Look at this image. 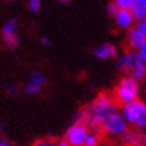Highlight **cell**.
I'll use <instances>...</instances> for the list:
<instances>
[{
  "label": "cell",
  "mask_w": 146,
  "mask_h": 146,
  "mask_svg": "<svg viewBox=\"0 0 146 146\" xmlns=\"http://www.w3.org/2000/svg\"><path fill=\"white\" fill-rule=\"evenodd\" d=\"M5 1H13V0H5Z\"/></svg>",
  "instance_id": "cell-29"
},
{
  "label": "cell",
  "mask_w": 146,
  "mask_h": 146,
  "mask_svg": "<svg viewBox=\"0 0 146 146\" xmlns=\"http://www.w3.org/2000/svg\"><path fill=\"white\" fill-rule=\"evenodd\" d=\"M121 138L127 146H145V134L139 129H127Z\"/></svg>",
  "instance_id": "cell-6"
},
{
  "label": "cell",
  "mask_w": 146,
  "mask_h": 146,
  "mask_svg": "<svg viewBox=\"0 0 146 146\" xmlns=\"http://www.w3.org/2000/svg\"><path fill=\"white\" fill-rule=\"evenodd\" d=\"M28 82H31V83H35L40 87H43L46 83H47V78H46L40 71H32L30 76H28Z\"/></svg>",
  "instance_id": "cell-13"
},
{
  "label": "cell",
  "mask_w": 146,
  "mask_h": 146,
  "mask_svg": "<svg viewBox=\"0 0 146 146\" xmlns=\"http://www.w3.org/2000/svg\"><path fill=\"white\" fill-rule=\"evenodd\" d=\"M126 42H127V46L131 50H139L141 47L146 46V35L141 34L139 31H137L135 28H131L127 32V36H126Z\"/></svg>",
  "instance_id": "cell-8"
},
{
  "label": "cell",
  "mask_w": 146,
  "mask_h": 146,
  "mask_svg": "<svg viewBox=\"0 0 146 146\" xmlns=\"http://www.w3.org/2000/svg\"><path fill=\"white\" fill-rule=\"evenodd\" d=\"M135 58H137L139 62L146 63V46H143V47H141L139 50H137V52H135Z\"/></svg>",
  "instance_id": "cell-21"
},
{
  "label": "cell",
  "mask_w": 146,
  "mask_h": 146,
  "mask_svg": "<svg viewBox=\"0 0 146 146\" xmlns=\"http://www.w3.org/2000/svg\"><path fill=\"white\" fill-rule=\"evenodd\" d=\"M99 142H101V134L98 131H89L83 146H98Z\"/></svg>",
  "instance_id": "cell-14"
},
{
  "label": "cell",
  "mask_w": 146,
  "mask_h": 146,
  "mask_svg": "<svg viewBox=\"0 0 146 146\" xmlns=\"http://www.w3.org/2000/svg\"><path fill=\"white\" fill-rule=\"evenodd\" d=\"M94 55L98 59H109V58H115L118 55V50L111 43H103L102 46L94 50Z\"/></svg>",
  "instance_id": "cell-10"
},
{
  "label": "cell",
  "mask_w": 146,
  "mask_h": 146,
  "mask_svg": "<svg viewBox=\"0 0 146 146\" xmlns=\"http://www.w3.org/2000/svg\"><path fill=\"white\" fill-rule=\"evenodd\" d=\"M134 60H135V52L134 51H126L125 54L121 55V58H118L117 60V67L121 70V72L123 74H129L131 68H133Z\"/></svg>",
  "instance_id": "cell-9"
},
{
  "label": "cell",
  "mask_w": 146,
  "mask_h": 146,
  "mask_svg": "<svg viewBox=\"0 0 146 146\" xmlns=\"http://www.w3.org/2000/svg\"><path fill=\"white\" fill-rule=\"evenodd\" d=\"M137 31H139L141 34L146 35V19H142V20H137V22L134 23V27Z\"/></svg>",
  "instance_id": "cell-20"
},
{
  "label": "cell",
  "mask_w": 146,
  "mask_h": 146,
  "mask_svg": "<svg viewBox=\"0 0 146 146\" xmlns=\"http://www.w3.org/2000/svg\"><path fill=\"white\" fill-rule=\"evenodd\" d=\"M127 129H129L127 122L123 119V117L121 115L119 111L109 115L105 119L103 125H102V130L106 134H109V135H113V137L122 135Z\"/></svg>",
  "instance_id": "cell-4"
},
{
  "label": "cell",
  "mask_w": 146,
  "mask_h": 146,
  "mask_svg": "<svg viewBox=\"0 0 146 146\" xmlns=\"http://www.w3.org/2000/svg\"><path fill=\"white\" fill-rule=\"evenodd\" d=\"M1 133H3V125L0 123V134H1Z\"/></svg>",
  "instance_id": "cell-27"
},
{
  "label": "cell",
  "mask_w": 146,
  "mask_h": 146,
  "mask_svg": "<svg viewBox=\"0 0 146 146\" xmlns=\"http://www.w3.org/2000/svg\"><path fill=\"white\" fill-rule=\"evenodd\" d=\"M3 43H4L5 47L13 50V48H16V47H18L19 38H18L16 34H15V35H9V36H3Z\"/></svg>",
  "instance_id": "cell-15"
},
{
  "label": "cell",
  "mask_w": 146,
  "mask_h": 146,
  "mask_svg": "<svg viewBox=\"0 0 146 146\" xmlns=\"http://www.w3.org/2000/svg\"><path fill=\"white\" fill-rule=\"evenodd\" d=\"M117 11H118V7L115 5L114 1H111V3H109V5H107V13H109V16H111V18H114V15L117 13Z\"/></svg>",
  "instance_id": "cell-22"
},
{
  "label": "cell",
  "mask_w": 146,
  "mask_h": 146,
  "mask_svg": "<svg viewBox=\"0 0 146 146\" xmlns=\"http://www.w3.org/2000/svg\"><path fill=\"white\" fill-rule=\"evenodd\" d=\"M18 30V22L15 19H11L7 23L3 24L1 27V36H9V35H15Z\"/></svg>",
  "instance_id": "cell-12"
},
{
  "label": "cell",
  "mask_w": 146,
  "mask_h": 146,
  "mask_svg": "<svg viewBox=\"0 0 146 146\" xmlns=\"http://www.w3.org/2000/svg\"><path fill=\"white\" fill-rule=\"evenodd\" d=\"M146 75V66L145 63L139 62L137 58H135V60H134V64H133V68L131 71L129 72V76H131L133 79H135L137 82H141Z\"/></svg>",
  "instance_id": "cell-11"
},
{
  "label": "cell",
  "mask_w": 146,
  "mask_h": 146,
  "mask_svg": "<svg viewBox=\"0 0 146 146\" xmlns=\"http://www.w3.org/2000/svg\"><path fill=\"white\" fill-rule=\"evenodd\" d=\"M26 93L28 94V95H38V94L42 91V87L40 86H38V84L35 83H31V82H28V83L26 84Z\"/></svg>",
  "instance_id": "cell-17"
},
{
  "label": "cell",
  "mask_w": 146,
  "mask_h": 146,
  "mask_svg": "<svg viewBox=\"0 0 146 146\" xmlns=\"http://www.w3.org/2000/svg\"><path fill=\"white\" fill-rule=\"evenodd\" d=\"M59 1H62V3H67L68 0H59Z\"/></svg>",
  "instance_id": "cell-28"
},
{
  "label": "cell",
  "mask_w": 146,
  "mask_h": 146,
  "mask_svg": "<svg viewBox=\"0 0 146 146\" xmlns=\"http://www.w3.org/2000/svg\"><path fill=\"white\" fill-rule=\"evenodd\" d=\"M139 82L133 79L131 76H123L119 80L118 86L114 90V99L117 101L118 105H126L133 101H137L139 97Z\"/></svg>",
  "instance_id": "cell-3"
},
{
  "label": "cell",
  "mask_w": 146,
  "mask_h": 146,
  "mask_svg": "<svg viewBox=\"0 0 146 146\" xmlns=\"http://www.w3.org/2000/svg\"><path fill=\"white\" fill-rule=\"evenodd\" d=\"M56 146H70V143L63 138V139H59V141H56Z\"/></svg>",
  "instance_id": "cell-26"
},
{
  "label": "cell",
  "mask_w": 146,
  "mask_h": 146,
  "mask_svg": "<svg viewBox=\"0 0 146 146\" xmlns=\"http://www.w3.org/2000/svg\"><path fill=\"white\" fill-rule=\"evenodd\" d=\"M119 109L114 97L109 93H102L89 106L83 109L86 113V126L91 131H101L102 125L109 115L117 113Z\"/></svg>",
  "instance_id": "cell-1"
},
{
  "label": "cell",
  "mask_w": 146,
  "mask_h": 146,
  "mask_svg": "<svg viewBox=\"0 0 146 146\" xmlns=\"http://www.w3.org/2000/svg\"><path fill=\"white\" fill-rule=\"evenodd\" d=\"M113 1L118 7V9H129L130 11V9L133 8L135 0H113Z\"/></svg>",
  "instance_id": "cell-16"
},
{
  "label": "cell",
  "mask_w": 146,
  "mask_h": 146,
  "mask_svg": "<svg viewBox=\"0 0 146 146\" xmlns=\"http://www.w3.org/2000/svg\"><path fill=\"white\" fill-rule=\"evenodd\" d=\"M114 23L119 30H127L129 31L134 27L135 20L129 9H118L117 13L114 15Z\"/></svg>",
  "instance_id": "cell-7"
},
{
  "label": "cell",
  "mask_w": 146,
  "mask_h": 146,
  "mask_svg": "<svg viewBox=\"0 0 146 146\" xmlns=\"http://www.w3.org/2000/svg\"><path fill=\"white\" fill-rule=\"evenodd\" d=\"M0 146H15L13 142H11L8 138L5 137H0Z\"/></svg>",
  "instance_id": "cell-24"
},
{
  "label": "cell",
  "mask_w": 146,
  "mask_h": 146,
  "mask_svg": "<svg viewBox=\"0 0 146 146\" xmlns=\"http://www.w3.org/2000/svg\"><path fill=\"white\" fill-rule=\"evenodd\" d=\"M5 91H7V94H9V95H16L18 91H19V89H18V86H16V84H15V86L12 84L11 87H7Z\"/></svg>",
  "instance_id": "cell-23"
},
{
  "label": "cell",
  "mask_w": 146,
  "mask_h": 146,
  "mask_svg": "<svg viewBox=\"0 0 146 146\" xmlns=\"http://www.w3.org/2000/svg\"><path fill=\"white\" fill-rule=\"evenodd\" d=\"M27 4H28V9L34 13L39 12L40 9H42V1L40 0H28Z\"/></svg>",
  "instance_id": "cell-18"
},
{
  "label": "cell",
  "mask_w": 146,
  "mask_h": 146,
  "mask_svg": "<svg viewBox=\"0 0 146 146\" xmlns=\"http://www.w3.org/2000/svg\"><path fill=\"white\" fill-rule=\"evenodd\" d=\"M89 127L84 123H74L71 125L66 131V139L70 146H83L84 139L89 134Z\"/></svg>",
  "instance_id": "cell-5"
},
{
  "label": "cell",
  "mask_w": 146,
  "mask_h": 146,
  "mask_svg": "<svg viewBox=\"0 0 146 146\" xmlns=\"http://www.w3.org/2000/svg\"><path fill=\"white\" fill-rule=\"evenodd\" d=\"M40 43L43 46H47V47H48V46H51V40H50L47 36H42V38H40Z\"/></svg>",
  "instance_id": "cell-25"
},
{
  "label": "cell",
  "mask_w": 146,
  "mask_h": 146,
  "mask_svg": "<svg viewBox=\"0 0 146 146\" xmlns=\"http://www.w3.org/2000/svg\"><path fill=\"white\" fill-rule=\"evenodd\" d=\"M34 146H56V141L52 138H43V139H38Z\"/></svg>",
  "instance_id": "cell-19"
},
{
  "label": "cell",
  "mask_w": 146,
  "mask_h": 146,
  "mask_svg": "<svg viewBox=\"0 0 146 146\" xmlns=\"http://www.w3.org/2000/svg\"><path fill=\"white\" fill-rule=\"evenodd\" d=\"M121 115L123 119L127 122V125H133L135 129H145L146 126V105L145 102L133 101L130 103L122 105L121 109Z\"/></svg>",
  "instance_id": "cell-2"
}]
</instances>
